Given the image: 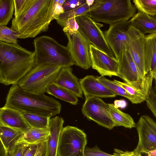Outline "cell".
<instances>
[{
	"instance_id": "obj_25",
	"label": "cell",
	"mask_w": 156,
	"mask_h": 156,
	"mask_svg": "<svg viewBox=\"0 0 156 156\" xmlns=\"http://www.w3.org/2000/svg\"><path fill=\"white\" fill-rule=\"evenodd\" d=\"M46 92L73 105H76L78 102L77 97L74 94L54 82L48 85Z\"/></svg>"
},
{
	"instance_id": "obj_46",
	"label": "cell",
	"mask_w": 156,
	"mask_h": 156,
	"mask_svg": "<svg viewBox=\"0 0 156 156\" xmlns=\"http://www.w3.org/2000/svg\"><path fill=\"white\" fill-rule=\"evenodd\" d=\"M147 156V155L146 156Z\"/></svg>"
},
{
	"instance_id": "obj_43",
	"label": "cell",
	"mask_w": 156,
	"mask_h": 156,
	"mask_svg": "<svg viewBox=\"0 0 156 156\" xmlns=\"http://www.w3.org/2000/svg\"><path fill=\"white\" fill-rule=\"evenodd\" d=\"M114 107L117 108H124L126 107L127 103L124 100H116L114 101Z\"/></svg>"
},
{
	"instance_id": "obj_9",
	"label": "cell",
	"mask_w": 156,
	"mask_h": 156,
	"mask_svg": "<svg viewBox=\"0 0 156 156\" xmlns=\"http://www.w3.org/2000/svg\"><path fill=\"white\" fill-rule=\"evenodd\" d=\"M75 19L79 31L91 44L110 56L115 58L100 29L101 24L95 22L86 14L77 16Z\"/></svg>"
},
{
	"instance_id": "obj_8",
	"label": "cell",
	"mask_w": 156,
	"mask_h": 156,
	"mask_svg": "<svg viewBox=\"0 0 156 156\" xmlns=\"http://www.w3.org/2000/svg\"><path fill=\"white\" fill-rule=\"evenodd\" d=\"M86 133L73 126L64 127L60 136L58 156H84L87 144Z\"/></svg>"
},
{
	"instance_id": "obj_47",
	"label": "cell",
	"mask_w": 156,
	"mask_h": 156,
	"mask_svg": "<svg viewBox=\"0 0 156 156\" xmlns=\"http://www.w3.org/2000/svg\"></svg>"
},
{
	"instance_id": "obj_3",
	"label": "cell",
	"mask_w": 156,
	"mask_h": 156,
	"mask_svg": "<svg viewBox=\"0 0 156 156\" xmlns=\"http://www.w3.org/2000/svg\"><path fill=\"white\" fill-rule=\"evenodd\" d=\"M54 0H36L24 13L12 20L11 28L19 34V38H33L47 31L52 21Z\"/></svg>"
},
{
	"instance_id": "obj_18",
	"label": "cell",
	"mask_w": 156,
	"mask_h": 156,
	"mask_svg": "<svg viewBox=\"0 0 156 156\" xmlns=\"http://www.w3.org/2000/svg\"><path fill=\"white\" fill-rule=\"evenodd\" d=\"M54 82L69 90L77 97H83V93L79 80L73 73L70 67H62Z\"/></svg>"
},
{
	"instance_id": "obj_22",
	"label": "cell",
	"mask_w": 156,
	"mask_h": 156,
	"mask_svg": "<svg viewBox=\"0 0 156 156\" xmlns=\"http://www.w3.org/2000/svg\"><path fill=\"white\" fill-rule=\"evenodd\" d=\"M50 135L49 128H31L24 132L23 134L17 141L16 145L20 144L37 145L47 141Z\"/></svg>"
},
{
	"instance_id": "obj_24",
	"label": "cell",
	"mask_w": 156,
	"mask_h": 156,
	"mask_svg": "<svg viewBox=\"0 0 156 156\" xmlns=\"http://www.w3.org/2000/svg\"><path fill=\"white\" fill-rule=\"evenodd\" d=\"M108 104L110 114L115 126H122L129 129L136 127V124L129 114L115 108L113 104Z\"/></svg>"
},
{
	"instance_id": "obj_11",
	"label": "cell",
	"mask_w": 156,
	"mask_h": 156,
	"mask_svg": "<svg viewBox=\"0 0 156 156\" xmlns=\"http://www.w3.org/2000/svg\"><path fill=\"white\" fill-rule=\"evenodd\" d=\"M81 110L85 116L98 125L110 130L115 127L110 114L108 104L101 98L91 97L85 99Z\"/></svg>"
},
{
	"instance_id": "obj_27",
	"label": "cell",
	"mask_w": 156,
	"mask_h": 156,
	"mask_svg": "<svg viewBox=\"0 0 156 156\" xmlns=\"http://www.w3.org/2000/svg\"><path fill=\"white\" fill-rule=\"evenodd\" d=\"M26 121L31 128H49L51 117L29 113H23Z\"/></svg>"
},
{
	"instance_id": "obj_36",
	"label": "cell",
	"mask_w": 156,
	"mask_h": 156,
	"mask_svg": "<svg viewBox=\"0 0 156 156\" xmlns=\"http://www.w3.org/2000/svg\"><path fill=\"white\" fill-rule=\"evenodd\" d=\"M66 0H54L51 20H57L60 14L64 12L62 5Z\"/></svg>"
},
{
	"instance_id": "obj_13",
	"label": "cell",
	"mask_w": 156,
	"mask_h": 156,
	"mask_svg": "<svg viewBox=\"0 0 156 156\" xmlns=\"http://www.w3.org/2000/svg\"><path fill=\"white\" fill-rule=\"evenodd\" d=\"M129 20L110 25L104 34L107 42L117 60L130 41L128 29L131 25Z\"/></svg>"
},
{
	"instance_id": "obj_30",
	"label": "cell",
	"mask_w": 156,
	"mask_h": 156,
	"mask_svg": "<svg viewBox=\"0 0 156 156\" xmlns=\"http://www.w3.org/2000/svg\"><path fill=\"white\" fill-rule=\"evenodd\" d=\"M138 11L152 16H156V0H133Z\"/></svg>"
},
{
	"instance_id": "obj_12",
	"label": "cell",
	"mask_w": 156,
	"mask_h": 156,
	"mask_svg": "<svg viewBox=\"0 0 156 156\" xmlns=\"http://www.w3.org/2000/svg\"><path fill=\"white\" fill-rule=\"evenodd\" d=\"M136 128L138 141L133 151L147 154L149 151L156 149V122L148 115H142Z\"/></svg>"
},
{
	"instance_id": "obj_19",
	"label": "cell",
	"mask_w": 156,
	"mask_h": 156,
	"mask_svg": "<svg viewBox=\"0 0 156 156\" xmlns=\"http://www.w3.org/2000/svg\"><path fill=\"white\" fill-rule=\"evenodd\" d=\"M63 118L56 116L50 119V135L47 141V156H58V150L60 136L64 128Z\"/></svg>"
},
{
	"instance_id": "obj_17",
	"label": "cell",
	"mask_w": 156,
	"mask_h": 156,
	"mask_svg": "<svg viewBox=\"0 0 156 156\" xmlns=\"http://www.w3.org/2000/svg\"><path fill=\"white\" fill-rule=\"evenodd\" d=\"M0 124L24 132L31 128L21 112L4 106L0 108Z\"/></svg>"
},
{
	"instance_id": "obj_20",
	"label": "cell",
	"mask_w": 156,
	"mask_h": 156,
	"mask_svg": "<svg viewBox=\"0 0 156 156\" xmlns=\"http://www.w3.org/2000/svg\"><path fill=\"white\" fill-rule=\"evenodd\" d=\"M131 25L144 34L156 33V16L138 11L129 20Z\"/></svg>"
},
{
	"instance_id": "obj_40",
	"label": "cell",
	"mask_w": 156,
	"mask_h": 156,
	"mask_svg": "<svg viewBox=\"0 0 156 156\" xmlns=\"http://www.w3.org/2000/svg\"><path fill=\"white\" fill-rule=\"evenodd\" d=\"M47 141L37 144V149L35 156H47Z\"/></svg>"
},
{
	"instance_id": "obj_2",
	"label": "cell",
	"mask_w": 156,
	"mask_h": 156,
	"mask_svg": "<svg viewBox=\"0 0 156 156\" xmlns=\"http://www.w3.org/2000/svg\"><path fill=\"white\" fill-rule=\"evenodd\" d=\"M4 107L23 113L36 114L50 117L59 114L61 105L53 97L26 91L17 84L9 88Z\"/></svg>"
},
{
	"instance_id": "obj_28",
	"label": "cell",
	"mask_w": 156,
	"mask_h": 156,
	"mask_svg": "<svg viewBox=\"0 0 156 156\" xmlns=\"http://www.w3.org/2000/svg\"><path fill=\"white\" fill-rule=\"evenodd\" d=\"M15 10L14 0H0V25H7Z\"/></svg>"
},
{
	"instance_id": "obj_16",
	"label": "cell",
	"mask_w": 156,
	"mask_h": 156,
	"mask_svg": "<svg viewBox=\"0 0 156 156\" xmlns=\"http://www.w3.org/2000/svg\"><path fill=\"white\" fill-rule=\"evenodd\" d=\"M79 81L85 99L91 97L114 98L117 96L93 75H87Z\"/></svg>"
},
{
	"instance_id": "obj_35",
	"label": "cell",
	"mask_w": 156,
	"mask_h": 156,
	"mask_svg": "<svg viewBox=\"0 0 156 156\" xmlns=\"http://www.w3.org/2000/svg\"><path fill=\"white\" fill-rule=\"evenodd\" d=\"M147 107L156 118V85L152 87L146 100Z\"/></svg>"
},
{
	"instance_id": "obj_6",
	"label": "cell",
	"mask_w": 156,
	"mask_h": 156,
	"mask_svg": "<svg viewBox=\"0 0 156 156\" xmlns=\"http://www.w3.org/2000/svg\"><path fill=\"white\" fill-rule=\"evenodd\" d=\"M62 68L48 64L35 65L17 84L26 91L44 94L48 85L54 82Z\"/></svg>"
},
{
	"instance_id": "obj_42",
	"label": "cell",
	"mask_w": 156,
	"mask_h": 156,
	"mask_svg": "<svg viewBox=\"0 0 156 156\" xmlns=\"http://www.w3.org/2000/svg\"><path fill=\"white\" fill-rule=\"evenodd\" d=\"M37 149V144L30 145L25 151L23 156H35Z\"/></svg>"
},
{
	"instance_id": "obj_26",
	"label": "cell",
	"mask_w": 156,
	"mask_h": 156,
	"mask_svg": "<svg viewBox=\"0 0 156 156\" xmlns=\"http://www.w3.org/2000/svg\"><path fill=\"white\" fill-rule=\"evenodd\" d=\"M98 79L112 91L115 94L124 97L133 104H138L137 100L129 94L124 89L118 85L114 81H112L104 76L97 77Z\"/></svg>"
},
{
	"instance_id": "obj_44",
	"label": "cell",
	"mask_w": 156,
	"mask_h": 156,
	"mask_svg": "<svg viewBox=\"0 0 156 156\" xmlns=\"http://www.w3.org/2000/svg\"><path fill=\"white\" fill-rule=\"evenodd\" d=\"M147 154V156H156V149L149 151Z\"/></svg>"
},
{
	"instance_id": "obj_29",
	"label": "cell",
	"mask_w": 156,
	"mask_h": 156,
	"mask_svg": "<svg viewBox=\"0 0 156 156\" xmlns=\"http://www.w3.org/2000/svg\"><path fill=\"white\" fill-rule=\"evenodd\" d=\"M91 6H90L86 1L85 3L78 8L61 14L56 21L63 28L66 22L68 19L86 13L89 11Z\"/></svg>"
},
{
	"instance_id": "obj_41",
	"label": "cell",
	"mask_w": 156,
	"mask_h": 156,
	"mask_svg": "<svg viewBox=\"0 0 156 156\" xmlns=\"http://www.w3.org/2000/svg\"><path fill=\"white\" fill-rule=\"evenodd\" d=\"M113 154L118 156H143L141 153L134 151H124L120 150L115 149Z\"/></svg>"
},
{
	"instance_id": "obj_38",
	"label": "cell",
	"mask_w": 156,
	"mask_h": 156,
	"mask_svg": "<svg viewBox=\"0 0 156 156\" xmlns=\"http://www.w3.org/2000/svg\"><path fill=\"white\" fill-rule=\"evenodd\" d=\"M86 0H66L62 7L64 12L74 9L85 3Z\"/></svg>"
},
{
	"instance_id": "obj_34",
	"label": "cell",
	"mask_w": 156,
	"mask_h": 156,
	"mask_svg": "<svg viewBox=\"0 0 156 156\" xmlns=\"http://www.w3.org/2000/svg\"><path fill=\"white\" fill-rule=\"evenodd\" d=\"M36 0H14V17H17L26 12Z\"/></svg>"
},
{
	"instance_id": "obj_10",
	"label": "cell",
	"mask_w": 156,
	"mask_h": 156,
	"mask_svg": "<svg viewBox=\"0 0 156 156\" xmlns=\"http://www.w3.org/2000/svg\"><path fill=\"white\" fill-rule=\"evenodd\" d=\"M68 40L67 48L76 66L85 69L91 66L90 48L91 44L78 30L76 32L64 33Z\"/></svg>"
},
{
	"instance_id": "obj_15",
	"label": "cell",
	"mask_w": 156,
	"mask_h": 156,
	"mask_svg": "<svg viewBox=\"0 0 156 156\" xmlns=\"http://www.w3.org/2000/svg\"><path fill=\"white\" fill-rule=\"evenodd\" d=\"M90 54L91 67L101 76H118V63L115 58H112L90 44Z\"/></svg>"
},
{
	"instance_id": "obj_1",
	"label": "cell",
	"mask_w": 156,
	"mask_h": 156,
	"mask_svg": "<svg viewBox=\"0 0 156 156\" xmlns=\"http://www.w3.org/2000/svg\"><path fill=\"white\" fill-rule=\"evenodd\" d=\"M35 65V55L18 44L0 41V82L17 84Z\"/></svg>"
},
{
	"instance_id": "obj_45",
	"label": "cell",
	"mask_w": 156,
	"mask_h": 156,
	"mask_svg": "<svg viewBox=\"0 0 156 156\" xmlns=\"http://www.w3.org/2000/svg\"><path fill=\"white\" fill-rule=\"evenodd\" d=\"M153 79L155 80V83L156 84V73L153 75Z\"/></svg>"
},
{
	"instance_id": "obj_32",
	"label": "cell",
	"mask_w": 156,
	"mask_h": 156,
	"mask_svg": "<svg viewBox=\"0 0 156 156\" xmlns=\"http://www.w3.org/2000/svg\"><path fill=\"white\" fill-rule=\"evenodd\" d=\"M114 81L134 98L138 101L139 104L146 101L147 96L141 92L137 90L128 83L115 80Z\"/></svg>"
},
{
	"instance_id": "obj_33",
	"label": "cell",
	"mask_w": 156,
	"mask_h": 156,
	"mask_svg": "<svg viewBox=\"0 0 156 156\" xmlns=\"http://www.w3.org/2000/svg\"><path fill=\"white\" fill-rule=\"evenodd\" d=\"M30 145L25 144H18L14 148L9 151H6L0 144V156H23L26 149Z\"/></svg>"
},
{
	"instance_id": "obj_7",
	"label": "cell",
	"mask_w": 156,
	"mask_h": 156,
	"mask_svg": "<svg viewBox=\"0 0 156 156\" xmlns=\"http://www.w3.org/2000/svg\"><path fill=\"white\" fill-rule=\"evenodd\" d=\"M118 63V76L146 96L152 87L153 76L143 79L131 55L125 49L117 60Z\"/></svg>"
},
{
	"instance_id": "obj_21",
	"label": "cell",
	"mask_w": 156,
	"mask_h": 156,
	"mask_svg": "<svg viewBox=\"0 0 156 156\" xmlns=\"http://www.w3.org/2000/svg\"><path fill=\"white\" fill-rule=\"evenodd\" d=\"M145 64L147 74L156 73V33L145 35Z\"/></svg>"
},
{
	"instance_id": "obj_37",
	"label": "cell",
	"mask_w": 156,
	"mask_h": 156,
	"mask_svg": "<svg viewBox=\"0 0 156 156\" xmlns=\"http://www.w3.org/2000/svg\"><path fill=\"white\" fill-rule=\"evenodd\" d=\"M79 27L75 17L68 19L66 22L63 30L64 33L72 34L78 30Z\"/></svg>"
},
{
	"instance_id": "obj_4",
	"label": "cell",
	"mask_w": 156,
	"mask_h": 156,
	"mask_svg": "<svg viewBox=\"0 0 156 156\" xmlns=\"http://www.w3.org/2000/svg\"><path fill=\"white\" fill-rule=\"evenodd\" d=\"M137 9L130 0H95L85 14L96 22L110 25L128 21L136 14Z\"/></svg>"
},
{
	"instance_id": "obj_31",
	"label": "cell",
	"mask_w": 156,
	"mask_h": 156,
	"mask_svg": "<svg viewBox=\"0 0 156 156\" xmlns=\"http://www.w3.org/2000/svg\"><path fill=\"white\" fill-rule=\"evenodd\" d=\"M19 34L12 28L0 25V41L7 43L18 44Z\"/></svg>"
},
{
	"instance_id": "obj_39",
	"label": "cell",
	"mask_w": 156,
	"mask_h": 156,
	"mask_svg": "<svg viewBox=\"0 0 156 156\" xmlns=\"http://www.w3.org/2000/svg\"><path fill=\"white\" fill-rule=\"evenodd\" d=\"M84 156H118L105 153L101 151L97 146L92 148H85Z\"/></svg>"
},
{
	"instance_id": "obj_14",
	"label": "cell",
	"mask_w": 156,
	"mask_h": 156,
	"mask_svg": "<svg viewBox=\"0 0 156 156\" xmlns=\"http://www.w3.org/2000/svg\"><path fill=\"white\" fill-rule=\"evenodd\" d=\"M128 33L130 41L126 49L135 63L142 77L145 79L150 75L147 74L145 64V35L131 25Z\"/></svg>"
},
{
	"instance_id": "obj_5",
	"label": "cell",
	"mask_w": 156,
	"mask_h": 156,
	"mask_svg": "<svg viewBox=\"0 0 156 156\" xmlns=\"http://www.w3.org/2000/svg\"><path fill=\"white\" fill-rule=\"evenodd\" d=\"M33 44L35 65L48 64L64 67L74 65L67 47L50 37H37L34 40Z\"/></svg>"
},
{
	"instance_id": "obj_23",
	"label": "cell",
	"mask_w": 156,
	"mask_h": 156,
	"mask_svg": "<svg viewBox=\"0 0 156 156\" xmlns=\"http://www.w3.org/2000/svg\"><path fill=\"white\" fill-rule=\"evenodd\" d=\"M24 132L0 124L1 143L6 151L13 149Z\"/></svg>"
}]
</instances>
